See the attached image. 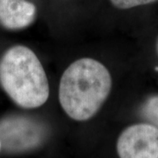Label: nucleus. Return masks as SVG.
Returning <instances> with one entry per match:
<instances>
[{"label": "nucleus", "instance_id": "0eeeda50", "mask_svg": "<svg viewBox=\"0 0 158 158\" xmlns=\"http://www.w3.org/2000/svg\"><path fill=\"white\" fill-rule=\"evenodd\" d=\"M113 6L119 9H129L135 6L148 5L156 0H110Z\"/></svg>", "mask_w": 158, "mask_h": 158}, {"label": "nucleus", "instance_id": "6e6552de", "mask_svg": "<svg viewBox=\"0 0 158 158\" xmlns=\"http://www.w3.org/2000/svg\"><path fill=\"white\" fill-rule=\"evenodd\" d=\"M2 152V144H1V142H0V154Z\"/></svg>", "mask_w": 158, "mask_h": 158}, {"label": "nucleus", "instance_id": "7ed1b4c3", "mask_svg": "<svg viewBox=\"0 0 158 158\" xmlns=\"http://www.w3.org/2000/svg\"><path fill=\"white\" fill-rule=\"evenodd\" d=\"M48 135L41 122L23 116H14L0 121V142L2 150L21 153L40 146Z\"/></svg>", "mask_w": 158, "mask_h": 158}, {"label": "nucleus", "instance_id": "f257e3e1", "mask_svg": "<svg viewBox=\"0 0 158 158\" xmlns=\"http://www.w3.org/2000/svg\"><path fill=\"white\" fill-rule=\"evenodd\" d=\"M111 88L112 78L106 66L91 58H81L62 74L59 101L70 118L85 121L98 112Z\"/></svg>", "mask_w": 158, "mask_h": 158}, {"label": "nucleus", "instance_id": "20e7f679", "mask_svg": "<svg viewBox=\"0 0 158 158\" xmlns=\"http://www.w3.org/2000/svg\"><path fill=\"white\" fill-rule=\"evenodd\" d=\"M119 158H158V128L148 123L132 125L117 141Z\"/></svg>", "mask_w": 158, "mask_h": 158}, {"label": "nucleus", "instance_id": "1a4fd4ad", "mask_svg": "<svg viewBox=\"0 0 158 158\" xmlns=\"http://www.w3.org/2000/svg\"><path fill=\"white\" fill-rule=\"evenodd\" d=\"M157 48H158V45H157Z\"/></svg>", "mask_w": 158, "mask_h": 158}, {"label": "nucleus", "instance_id": "423d86ee", "mask_svg": "<svg viewBox=\"0 0 158 158\" xmlns=\"http://www.w3.org/2000/svg\"><path fill=\"white\" fill-rule=\"evenodd\" d=\"M141 116L148 124L158 128V96L149 98L141 109Z\"/></svg>", "mask_w": 158, "mask_h": 158}, {"label": "nucleus", "instance_id": "f03ea898", "mask_svg": "<svg viewBox=\"0 0 158 158\" xmlns=\"http://www.w3.org/2000/svg\"><path fill=\"white\" fill-rule=\"evenodd\" d=\"M0 85L8 96L23 108H37L49 96L45 70L33 51L14 46L0 60Z\"/></svg>", "mask_w": 158, "mask_h": 158}, {"label": "nucleus", "instance_id": "39448f33", "mask_svg": "<svg viewBox=\"0 0 158 158\" xmlns=\"http://www.w3.org/2000/svg\"><path fill=\"white\" fill-rule=\"evenodd\" d=\"M36 7L27 0H0V24L8 29H21L34 22Z\"/></svg>", "mask_w": 158, "mask_h": 158}]
</instances>
